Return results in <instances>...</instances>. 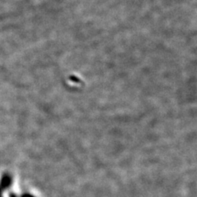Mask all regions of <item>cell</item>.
<instances>
[{"label":"cell","mask_w":197,"mask_h":197,"mask_svg":"<svg viewBox=\"0 0 197 197\" xmlns=\"http://www.w3.org/2000/svg\"><path fill=\"white\" fill-rule=\"evenodd\" d=\"M11 183V178L8 175L5 174L3 175V177H2V180H1V187L2 188H6L10 185Z\"/></svg>","instance_id":"cell-1"},{"label":"cell","mask_w":197,"mask_h":197,"mask_svg":"<svg viewBox=\"0 0 197 197\" xmlns=\"http://www.w3.org/2000/svg\"><path fill=\"white\" fill-rule=\"evenodd\" d=\"M0 197H2V195H1V191H0Z\"/></svg>","instance_id":"cell-2"},{"label":"cell","mask_w":197,"mask_h":197,"mask_svg":"<svg viewBox=\"0 0 197 197\" xmlns=\"http://www.w3.org/2000/svg\"><path fill=\"white\" fill-rule=\"evenodd\" d=\"M24 197H30V196H29V195H27V196H24Z\"/></svg>","instance_id":"cell-3"}]
</instances>
